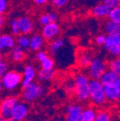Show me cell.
Wrapping results in <instances>:
<instances>
[{
    "label": "cell",
    "instance_id": "obj_22",
    "mask_svg": "<svg viewBox=\"0 0 120 121\" xmlns=\"http://www.w3.org/2000/svg\"><path fill=\"white\" fill-rule=\"evenodd\" d=\"M118 76L113 71L107 68L105 71V72L103 74V76L100 78V82L103 83V85H107V84H113L115 83L116 80L118 79Z\"/></svg>",
    "mask_w": 120,
    "mask_h": 121
},
{
    "label": "cell",
    "instance_id": "obj_10",
    "mask_svg": "<svg viewBox=\"0 0 120 121\" xmlns=\"http://www.w3.org/2000/svg\"><path fill=\"white\" fill-rule=\"evenodd\" d=\"M61 32L60 26L57 22H50L49 24L42 26L41 35L46 41H51L56 38L59 37Z\"/></svg>",
    "mask_w": 120,
    "mask_h": 121
},
{
    "label": "cell",
    "instance_id": "obj_29",
    "mask_svg": "<svg viewBox=\"0 0 120 121\" xmlns=\"http://www.w3.org/2000/svg\"><path fill=\"white\" fill-rule=\"evenodd\" d=\"M108 19L120 23V6L119 7L115 8V9H111Z\"/></svg>",
    "mask_w": 120,
    "mask_h": 121
},
{
    "label": "cell",
    "instance_id": "obj_28",
    "mask_svg": "<svg viewBox=\"0 0 120 121\" xmlns=\"http://www.w3.org/2000/svg\"><path fill=\"white\" fill-rule=\"evenodd\" d=\"M94 121H112V116L107 110H101L98 112L97 117Z\"/></svg>",
    "mask_w": 120,
    "mask_h": 121
},
{
    "label": "cell",
    "instance_id": "obj_15",
    "mask_svg": "<svg viewBox=\"0 0 120 121\" xmlns=\"http://www.w3.org/2000/svg\"><path fill=\"white\" fill-rule=\"evenodd\" d=\"M46 40L43 37L41 33H34L31 34L30 36V46L29 50L33 52H37V51L42 50L45 46Z\"/></svg>",
    "mask_w": 120,
    "mask_h": 121
},
{
    "label": "cell",
    "instance_id": "obj_21",
    "mask_svg": "<svg viewBox=\"0 0 120 121\" xmlns=\"http://www.w3.org/2000/svg\"><path fill=\"white\" fill-rule=\"evenodd\" d=\"M56 70L55 69H50V70H46V69H40L37 73V78L38 80L41 82H49L52 80L53 78L56 77Z\"/></svg>",
    "mask_w": 120,
    "mask_h": 121
},
{
    "label": "cell",
    "instance_id": "obj_14",
    "mask_svg": "<svg viewBox=\"0 0 120 121\" xmlns=\"http://www.w3.org/2000/svg\"><path fill=\"white\" fill-rule=\"evenodd\" d=\"M37 71L34 66L32 64H27L23 68L22 73V82L21 87H24L30 84L32 82H34V79L37 77Z\"/></svg>",
    "mask_w": 120,
    "mask_h": 121
},
{
    "label": "cell",
    "instance_id": "obj_4",
    "mask_svg": "<svg viewBox=\"0 0 120 121\" xmlns=\"http://www.w3.org/2000/svg\"><path fill=\"white\" fill-rule=\"evenodd\" d=\"M45 93V88L40 84L32 82L23 87L21 96L26 103H31L41 98Z\"/></svg>",
    "mask_w": 120,
    "mask_h": 121
},
{
    "label": "cell",
    "instance_id": "obj_19",
    "mask_svg": "<svg viewBox=\"0 0 120 121\" xmlns=\"http://www.w3.org/2000/svg\"><path fill=\"white\" fill-rule=\"evenodd\" d=\"M92 53L90 51H82L80 52L77 57V62L78 65L82 68H87L90 65L91 61L93 59Z\"/></svg>",
    "mask_w": 120,
    "mask_h": 121
},
{
    "label": "cell",
    "instance_id": "obj_39",
    "mask_svg": "<svg viewBox=\"0 0 120 121\" xmlns=\"http://www.w3.org/2000/svg\"><path fill=\"white\" fill-rule=\"evenodd\" d=\"M5 24H6V19H5V17H4V15L0 16V30L4 28Z\"/></svg>",
    "mask_w": 120,
    "mask_h": 121
},
{
    "label": "cell",
    "instance_id": "obj_13",
    "mask_svg": "<svg viewBox=\"0 0 120 121\" xmlns=\"http://www.w3.org/2000/svg\"><path fill=\"white\" fill-rule=\"evenodd\" d=\"M83 108L80 104H71L66 108V121H83L82 116Z\"/></svg>",
    "mask_w": 120,
    "mask_h": 121
},
{
    "label": "cell",
    "instance_id": "obj_20",
    "mask_svg": "<svg viewBox=\"0 0 120 121\" xmlns=\"http://www.w3.org/2000/svg\"><path fill=\"white\" fill-rule=\"evenodd\" d=\"M103 86H104V92H105V96L107 98V100L109 101V102H116V101H118V90L114 83Z\"/></svg>",
    "mask_w": 120,
    "mask_h": 121
},
{
    "label": "cell",
    "instance_id": "obj_1",
    "mask_svg": "<svg viewBox=\"0 0 120 121\" xmlns=\"http://www.w3.org/2000/svg\"><path fill=\"white\" fill-rule=\"evenodd\" d=\"M48 50L55 61L60 67H67L74 62V51L63 37H57L50 42Z\"/></svg>",
    "mask_w": 120,
    "mask_h": 121
},
{
    "label": "cell",
    "instance_id": "obj_31",
    "mask_svg": "<svg viewBox=\"0 0 120 121\" xmlns=\"http://www.w3.org/2000/svg\"><path fill=\"white\" fill-rule=\"evenodd\" d=\"M9 0H0V16H3L9 9Z\"/></svg>",
    "mask_w": 120,
    "mask_h": 121
},
{
    "label": "cell",
    "instance_id": "obj_6",
    "mask_svg": "<svg viewBox=\"0 0 120 121\" xmlns=\"http://www.w3.org/2000/svg\"><path fill=\"white\" fill-rule=\"evenodd\" d=\"M108 67L106 60L101 56L93 57L90 65L87 67V75L91 79L100 80L103 74Z\"/></svg>",
    "mask_w": 120,
    "mask_h": 121
},
{
    "label": "cell",
    "instance_id": "obj_17",
    "mask_svg": "<svg viewBox=\"0 0 120 121\" xmlns=\"http://www.w3.org/2000/svg\"><path fill=\"white\" fill-rule=\"evenodd\" d=\"M103 30L107 35H120V23L109 19L103 25Z\"/></svg>",
    "mask_w": 120,
    "mask_h": 121
},
{
    "label": "cell",
    "instance_id": "obj_25",
    "mask_svg": "<svg viewBox=\"0 0 120 121\" xmlns=\"http://www.w3.org/2000/svg\"><path fill=\"white\" fill-rule=\"evenodd\" d=\"M16 45L24 50H28L30 46V36L28 35L20 34L16 36Z\"/></svg>",
    "mask_w": 120,
    "mask_h": 121
},
{
    "label": "cell",
    "instance_id": "obj_8",
    "mask_svg": "<svg viewBox=\"0 0 120 121\" xmlns=\"http://www.w3.org/2000/svg\"><path fill=\"white\" fill-rule=\"evenodd\" d=\"M19 102L18 98L15 96H9L4 98L0 102V116L5 119H11L13 108Z\"/></svg>",
    "mask_w": 120,
    "mask_h": 121
},
{
    "label": "cell",
    "instance_id": "obj_35",
    "mask_svg": "<svg viewBox=\"0 0 120 121\" xmlns=\"http://www.w3.org/2000/svg\"><path fill=\"white\" fill-rule=\"evenodd\" d=\"M106 36L105 35L103 34H99L98 35L95 37V44L98 45H103V44H104V42H105L106 40Z\"/></svg>",
    "mask_w": 120,
    "mask_h": 121
},
{
    "label": "cell",
    "instance_id": "obj_32",
    "mask_svg": "<svg viewBox=\"0 0 120 121\" xmlns=\"http://www.w3.org/2000/svg\"><path fill=\"white\" fill-rule=\"evenodd\" d=\"M50 22H51V19H50L49 14H48L47 12L41 13V14L39 16V18H38V23H39V25H41V26H44V25L49 24Z\"/></svg>",
    "mask_w": 120,
    "mask_h": 121
},
{
    "label": "cell",
    "instance_id": "obj_5",
    "mask_svg": "<svg viewBox=\"0 0 120 121\" xmlns=\"http://www.w3.org/2000/svg\"><path fill=\"white\" fill-rule=\"evenodd\" d=\"M2 82L4 89L9 92H13L16 90L22 82V74L16 70L8 71L2 79L0 80Z\"/></svg>",
    "mask_w": 120,
    "mask_h": 121
},
{
    "label": "cell",
    "instance_id": "obj_18",
    "mask_svg": "<svg viewBox=\"0 0 120 121\" xmlns=\"http://www.w3.org/2000/svg\"><path fill=\"white\" fill-rule=\"evenodd\" d=\"M9 58L13 62H21L25 58V50L21 48L19 45H15L9 53Z\"/></svg>",
    "mask_w": 120,
    "mask_h": 121
},
{
    "label": "cell",
    "instance_id": "obj_41",
    "mask_svg": "<svg viewBox=\"0 0 120 121\" xmlns=\"http://www.w3.org/2000/svg\"><path fill=\"white\" fill-rule=\"evenodd\" d=\"M0 121H12L11 119H5L4 118H0Z\"/></svg>",
    "mask_w": 120,
    "mask_h": 121
},
{
    "label": "cell",
    "instance_id": "obj_30",
    "mask_svg": "<svg viewBox=\"0 0 120 121\" xmlns=\"http://www.w3.org/2000/svg\"><path fill=\"white\" fill-rule=\"evenodd\" d=\"M8 66L7 62L4 59V55L0 54V80L2 79V78L4 77V75L8 72Z\"/></svg>",
    "mask_w": 120,
    "mask_h": 121
},
{
    "label": "cell",
    "instance_id": "obj_16",
    "mask_svg": "<svg viewBox=\"0 0 120 121\" xmlns=\"http://www.w3.org/2000/svg\"><path fill=\"white\" fill-rule=\"evenodd\" d=\"M110 11L111 9L103 1L95 4L91 9L90 12L91 14L97 19H105V18H108Z\"/></svg>",
    "mask_w": 120,
    "mask_h": 121
},
{
    "label": "cell",
    "instance_id": "obj_12",
    "mask_svg": "<svg viewBox=\"0 0 120 121\" xmlns=\"http://www.w3.org/2000/svg\"><path fill=\"white\" fill-rule=\"evenodd\" d=\"M30 107L26 103L19 102L13 108L11 114L12 121H23L28 116Z\"/></svg>",
    "mask_w": 120,
    "mask_h": 121
},
{
    "label": "cell",
    "instance_id": "obj_7",
    "mask_svg": "<svg viewBox=\"0 0 120 121\" xmlns=\"http://www.w3.org/2000/svg\"><path fill=\"white\" fill-rule=\"evenodd\" d=\"M103 46L109 56H120V35H107Z\"/></svg>",
    "mask_w": 120,
    "mask_h": 121
},
{
    "label": "cell",
    "instance_id": "obj_44",
    "mask_svg": "<svg viewBox=\"0 0 120 121\" xmlns=\"http://www.w3.org/2000/svg\"><path fill=\"white\" fill-rule=\"evenodd\" d=\"M0 118H2V117H1V116H0Z\"/></svg>",
    "mask_w": 120,
    "mask_h": 121
},
{
    "label": "cell",
    "instance_id": "obj_37",
    "mask_svg": "<svg viewBox=\"0 0 120 121\" xmlns=\"http://www.w3.org/2000/svg\"><path fill=\"white\" fill-rule=\"evenodd\" d=\"M32 1H33V3H34L36 6H39V7L45 6L51 3V0H32Z\"/></svg>",
    "mask_w": 120,
    "mask_h": 121
},
{
    "label": "cell",
    "instance_id": "obj_36",
    "mask_svg": "<svg viewBox=\"0 0 120 121\" xmlns=\"http://www.w3.org/2000/svg\"><path fill=\"white\" fill-rule=\"evenodd\" d=\"M49 14L51 22H57L59 19V13L55 10H51V11L47 12Z\"/></svg>",
    "mask_w": 120,
    "mask_h": 121
},
{
    "label": "cell",
    "instance_id": "obj_33",
    "mask_svg": "<svg viewBox=\"0 0 120 121\" xmlns=\"http://www.w3.org/2000/svg\"><path fill=\"white\" fill-rule=\"evenodd\" d=\"M69 0H51V4L56 9H61L68 4Z\"/></svg>",
    "mask_w": 120,
    "mask_h": 121
},
{
    "label": "cell",
    "instance_id": "obj_38",
    "mask_svg": "<svg viewBox=\"0 0 120 121\" xmlns=\"http://www.w3.org/2000/svg\"><path fill=\"white\" fill-rule=\"evenodd\" d=\"M114 84L116 85L117 88H118V101H117V102L120 104V77H118Z\"/></svg>",
    "mask_w": 120,
    "mask_h": 121
},
{
    "label": "cell",
    "instance_id": "obj_26",
    "mask_svg": "<svg viewBox=\"0 0 120 121\" xmlns=\"http://www.w3.org/2000/svg\"><path fill=\"white\" fill-rule=\"evenodd\" d=\"M9 28L10 33L13 34V35L17 36L19 35H20L18 18H11L9 19Z\"/></svg>",
    "mask_w": 120,
    "mask_h": 121
},
{
    "label": "cell",
    "instance_id": "obj_24",
    "mask_svg": "<svg viewBox=\"0 0 120 121\" xmlns=\"http://www.w3.org/2000/svg\"><path fill=\"white\" fill-rule=\"evenodd\" d=\"M39 62L40 64V67L42 69H46V70L54 69L55 65H56V61H55L54 58L51 57L49 54L47 56H45V57H43Z\"/></svg>",
    "mask_w": 120,
    "mask_h": 121
},
{
    "label": "cell",
    "instance_id": "obj_23",
    "mask_svg": "<svg viewBox=\"0 0 120 121\" xmlns=\"http://www.w3.org/2000/svg\"><path fill=\"white\" fill-rule=\"evenodd\" d=\"M98 112L93 107H86L82 109V116L83 121H94L97 117Z\"/></svg>",
    "mask_w": 120,
    "mask_h": 121
},
{
    "label": "cell",
    "instance_id": "obj_34",
    "mask_svg": "<svg viewBox=\"0 0 120 121\" xmlns=\"http://www.w3.org/2000/svg\"><path fill=\"white\" fill-rule=\"evenodd\" d=\"M103 2L105 3L111 9L120 6V0H103Z\"/></svg>",
    "mask_w": 120,
    "mask_h": 121
},
{
    "label": "cell",
    "instance_id": "obj_3",
    "mask_svg": "<svg viewBox=\"0 0 120 121\" xmlns=\"http://www.w3.org/2000/svg\"><path fill=\"white\" fill-rule=\"evenodd\" d=\"M89 99L96 107H102L107 103L104 86L98 79H91L89 83Z\"/></svg>",
    "mask_w": 120,
    "mask_h": 121
},
{
    "label": "cell",
    "instance_id": "obj_9",
    "mask_svg": "<svg viewBox=\"0 0 120 121\" xmlns=\"http://www.w3.org/2000/svg\"><path fill=\"white\" fill-rule=\"evenodd\" d=\"M16 45V37L11 33H0V54H9L11 49Z\"/></svg>",
    "mask_w": 120,
    "mask_h": 121
},
{
    "label": "cell",
    "instance_id": "obj_2",
    "mask_svg": "<svg viewBox=\"0 0 120 121\" xmlns=\"http://www.w3.org/2000/svg\"><path fill=\"white\" fill-rule=\"evenodd\" d=\"M90 78L85 73H77L74 79V90L77 100L86 102L89 99V83Z\"/></svg>",
    "mask_w": 120,
    "mask_h": 121
},
{
    "label": "cell",
    "instance_id": "obj_42",
    "mask_svg": "<svg viewBox=\"0 0 120 121\" xmlns=\"http://www.w3.org/2000/svg\"><path fill=\"white\" fill-rule=\"evenodd\" d=\"M57 121H66V119L64 120V119H58V120H57Z\"/></svg>",
    "mask_w": 120,
    "mask_h": 121
},
{
    "label": "cell",
    "instance_id": "obj_27",
    "mask_svg": "<svg viewBox=\"0 0 120 121\" xmlns=\"http://www.w3.org/2000/svg\"><path fill=\"white\" fill-rule=\"evenodd\" d=\"M108 68L115 72L118 77H120V56L114 57L110 60L108 64Z\"/></svg>",
    "mask_w": 120,
    "mask_h": 121
},
{
    "label": "cell",
    "instance_id": "obj_43",
    "mask_svg": "<svg viewBox=\"0 0 120 121\" xmlns=\"http://www.w3.org/2000/svg\"><path fill=\"white\" fill-rule=\"evenodd\" d=\"M118 121H120V114H119V116H118Z\"/></svg>",
    "mask_w": 120,
    "mask_h": 121
},
{
    "label": "cell",
    "instance_id": "obj_40",
    "mask_svg": "<svg viewBox=\"0 0 120 121\" xmlns=\"http://www.w3.org/2000/svg\"><path fill=\"white\" fill-rule=\"evenodd\" d=\"M3 90H4V87H3V84H2V82H0V93H2L3 92Z\"/></svg>",
    "mask_w": 120,
    "mask_h": 121
},
{
    "label": "cell",
    "instance_id": "obj_11",
    "mask_svg": "<svg viewBox=\"0 0 120 121\" xmlns=\"http://www.w3.org/2000/svg\"><path fill=\"white\" fill-rule=\"evenodd\" d=\"M18 22H19V27L20 34L23 35H30L33 34L35 28L34 20L28 16V15H22L18 17Z\"/></svg>",
    "mask_w": 120,
    "mask_h": 121
}]
</instances>
